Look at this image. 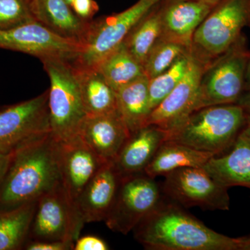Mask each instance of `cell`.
Returning a JSON list of instances; mask_svg holds the SVG:
<instances>
[{
	"instance_id": "obj_1",
	"label": "cell",
	"mask_w": 250,
	"mask_h": 250,
	"mask_svg": "<svg viewBox=\"0 0 250 250\" xmlns=\"http://www.w3.org/2000/svg\"><path fill=\"white\" fill-rule=\"evenodd\" d=\"M163 198L133 230L136 241L151 250H238V238L208 228L172 200Z\"/></svg>"
},
{
	"instance_id": "obj_2",
	"label": "cell",
	"mask_w": 250,
	"mask_h": 250,
	"mask_svg": "<svg viewBox=\"0 0 250 250\" xmlns=\"http://www.w3.org/2000/svg\"><path fill=\"white\" fill-rule=\"evenodd\" d=\"M60 182L57 141L49 132L15 149L0 183V210L36 201Z\"/></svg>"
},
{
	"instance_id": "obj_3",
	"label": "cell",
	"mask_w": 250,
	"mask_h": 250,
	"mask_svg": "<svg viewBox=\"0 0 250 250\" xmlns=\"http://www.w3.org/2000/svg\"><path fill=\"white\" fill-rule=\"evenodd\" d=\"M247 117L237 104L207 106L190 113L166 131V141L220 155L233 146L246 125Z\"/></svg>"
},
{
	"instance_id": "obj_4",
	"label": "cell",
	"mask_w": 250,
	"mask_h": 250,
	"mask_svg": "<svg viewBox=\"0 0 250 250\" xmlns=\"http://www.w3.org/2000/svg\"><path fill=\"white\" fill-rule=\"evenodd\" d=\"M48 75V109L51 134L57 141L78 136L85 113L75 66L70 61H41Z\"/></svg>"
},
{
	"instance_id": "obj_5",
	"label": "cell",
	"mask_w": 250,
	"mask_h": 250,
	"mask_svg": "<svg viewBox=\"0 0 250 250\" xmlns=\"http://www.w3.org/2000/svg\"><path fill=\"white\" fill-rule=\"evenodd\" d=\"M250 21V0L219 1L194 34L192 55L210 63L236 43Z\"/></svg>"
},
{
	"instance_id": "obj_6",
	"label": "cell",
	"mask_w": 250,
	"mask_h": 250,
	"mask_svg": "<svg viewBox=\"0 0 250 250\" xmlns=\"http://www.w3.org/2000/svg\"><path fill=\"white\" fill-rule=\"evenodd\" d=\"M161 0H139L118 14L90 21L80 54L72 61L77 68H95L99 62L121 45L138 22Z\"/></svg>"
},
{
	"instance_id": "obj_7",
	"label": "cell",
	"mask_w": 250,
	"mask_h": 250,
	"mask_svg": "<svg viewBox=\"0 0 250 250\" xmlns=\"http://www.w3.org/2000/svg\"><path fill=\"white\" fill-rule=\"evenodd\" d=\"M163 197L161 187L144 172L121 177L104 222L112 231L128 234L157 207Z\"/></svg>"
},
{
	"instance_id": "obj_8",
	"label": "cell",
	"mask_w": 250,
	"mask_h": 250,
	"mask_svg": "<svg viewBox=\"0 0 250 250\" xmlns=\"http://www.w3.org/2000/svg\"><path fill=\"white\" fill-rule=\"evenodd\" d=\"M239 41L206 69L195 111L207 106L236 104L239 100L244 89L249 59Z\"/></svg>"
},
{
	"instance_id": "obj_9",
	"label": "cell",
	"mask_w": 250,
	"mask_h": 250,
	"mask_svg": "<svg viewBox=\"0 0 250 250\" xmlns=\"http://www.w3.org/2000/svg\"><path fill=\"white\" fill-rule=\"evenodd\" d=\"M84 224L60 182L38 200L28 241L75 243Z\"/></svg>"
},
{
	"instance_id": "obj_10",
	"label": "cell",
	"mask_w": 250,
	"mask_h": 250,
	"mask_svg": "<svg viewBox=\"0 0 250 250\" xmlns=\"http://www.w3.org/2000/svg\"><path fill=\"white\" fill-rule=\"evenodd\" d=\"M164 177L161 187L164 196L182 207L229 210L228 188L216 182L203 167H182Z\"/></svg>"
},
{
	"instance_id": "obj_11",
	"label": "cell",
	"mask_w": 250,
	"mask_h": 250,
	"mask_svg": "<svg viewBox=\"0 0 250 250\" xmlns=\"http://www.w3.org/2000/svg\"><path fill=\"white\" fill-rule=\"evenodd\" d=\"M49 132L48 90L0 109V150H14Z\"/></svg>"
},
{
	"instance_id": "obj_12",
	"label": "cell",
	"mask_w": 250,
	"mask_h": 250,
	"mask_svg": "<svg viewBox=\"0 0 250 250\" xmlns=\"http://www.w3.org/2000/svg\"><path fill=\"white\" fill-rule=\"evenodd\" d=\"M0 48L29 54L41 61L62 59L72 62L82 52L83 45L55 34L34 21L0 30Z\"/></svg>"
},
{
	"instance_id": "obj_13",
	"label": "cell",
	"mask_w": 250,
	"mask_h": 250,
	"mask_svg": "<svg viewBox=\"0 0 250 250\" xmlns=\"http://www.w3.org/2000/svg\"><path fill=\"white\" fill-rule=\"evenodd\" d=\"M209 64L190 54L185 75L172 91L152 110L147 125H156L168 131L193 113L202 75Z\"/></svg>"
},
{
	"instance_id": "obj_14",
	"label": "cell",
	"mask_w": 250,
	"mask_h": 250,
	"mask_svg": "<svg viewBox=\"0 0 250 250\" xmlns=\"http://www.w3.org/2000/svg\"><path fill=\"white\" fill-rule=\"evenodd\" d=\"M57 151L61 182L77 207L85 186L106 162L79 135L67 141H57Z\"/></svg>"
},
{
	"instance_id": "obj_15",
	"label": "cell",
	"mask_w": 250,
	"mask_h": 250,
	"mask_svg": "<svg viewBox=\"0 0 250 250\" xmlns=\"http://www.w3.org/2000/svg\"><path fill=\"white\" fill-rule=\"evenodd\" d=\"M217 4L203 0H169L160 7V38L191 49L195 31Z\"/></svg>"
},
{
	"instance_id": "obj_16",
	"label": "cell",
	"mask_w": 250,
	"mask_h": 250,
	"mask_svg": "<svg viewBox=\"0 0 250 250\" xmlns=\"http://www.w3.org/2000/svg\"><path fill=\"white\" fill-rule=\"evenodd\" d=\"M79 136L104 162L113 163L131 133L116 110L85 117Z\"/></svg>"
},
{
	"instance_id": "obj_17",
	"label": "cell",
	"mask_w": 250,
	"mask_h": 250,
	"mask_svg": "<svg viewBox=\"0 0 250 250\" xmlns=\"http://www.w3.org/2000/svg\"><path fill=\"white\" fill-rule=\"evenodd\" d=\"M120 179L113 162L105 163L99 169L77 201V210L83 223L104 221L114 201Z\"/></svg>"
},
{
	"instance_id": "obj_18",
	"label": "cell",
	"mask_w": 250,
	"mask_h": 250,
	"mask_svg": "<svg viewBox=\"0 0 250 250\" xmlns=\"http://www.w3.org/2000/svg\"><path fill=\"white\" fill-rule=\"evenodd\" d=\"M166 137L165 130L153 125L131 134L113 162L120 177L144 172Z\"/></svg>"
},
{
	"instance_id": "obj_19",
	"label": "cell",
	"mask_w": 250,
	"mask_h": 250,
	"mask_svg": "<svg viewBox=\"0 0 250 250\" xmlns=\"http://www.w3.org/2000/svg\"><path fill=\"white\" fill-rule=\"evenodd\" d=\"M202 167L228 188L236 186L250 188V140L241 131L226 152L210 158Z\"/></svg>"
},
{
	"instance_id": "obj_20",
	"label": "cell",
	"mask_w": 250,
	"mask_h": 250,
	"mask_svg": "<svg viewBox=\"0 0 250 250\" xmlns=\"http://www.w3.org/2000/svg\"><path fill=\"white\" fill-rule=\"evenodd\" d=\"M29 4L37 22L55 34L83 45L90 21L80 19L65 0H29Z\"/></svg>"
},
{
	"instance_id": "obj_21",
	"label": "cell",
	"mask_w": 250,
	"mask_h": 250,
	"mask_svg": "<svg viewBox=\"0 0 250 250\" xmlns=\"http://www.w3.org/2000/svg\"><path fill=\"white\" fill-rule=\"evenodd\" d=\"M214 155L210 153L197 150L182 143L165 141L144 170V173L155 179L182 167H202Z\"/></svg>"
},
{
	"instance_id": "obj_22",
	"label": "cell",
	"mask_w": 250,
	"mask_h": 250,
	"mask_svg": "<svg viewBox=\"0 0 250 250\" xmlns=\"http://www.w3.org/2000/svg\"><path fill=\"white\" fill-rule=\"evenodd\" d=\"M116 95L118 111L131 134L146 126L152 111L149 78L143 75L118 90Z\"/></svg>"
},
{
	"instance_id": "obj_23",
	"label": "cell",
	"mask_w": 250,
	"mask_h": 250,
	"mask_svg": "<svg viewBox=\"0 0 250 250\" xmlns=\"http://www.w3.org/2000/svg\"><path fill=\"white\" fill-rule=\"evenodd\" d=\"M75 67L87 116L106 114L118 110L116 92L108 84L98 69Z\"/></svg>"
},
{
	"instance_id": "obj_24",
	"label": "cell",
	"mask_w": 250,
	"mask_h": 250,
	"mask_svg": "<svg viewBox=\"0 0 250 250\" xmlns=\"http://www.w3.org/2000/svg\"><path fill=\"white\" fill-rule=\"evenodd\" d=\"M95 68L116 93L146 75L142 64L130 53L123 42L106 55Z\"/></svg>"
},
{
	"instance_id": "obj_25",
	"label": "cell",
	"mask_w": 250,
	"mask_h": 250,
	"mask_svg": "<svg viewBox=\"0 0 250 250\" xmlns=\"http://www.w3.org/2000/svg\"><path fill=\"white\" fill-rule=\"evenodd\" d=\"M38 200L13 209L0 210V250L24 249Z\"/></svg>"
},
{
	"instance_id": "obj_26",
	"label": "cell",
	"mask_w": 250,
	"mask_h": 250,
	"mask_svg": "<svg viewBox=\"0 0 250 250\" xmlns=\"http://www.w3.org/2000/svg\"><path fill=\"white\" fill-rule=\"evenodd\" d=\"M156 6L140 20L123 42L130 53L143 65L161 35V9H156Z\"/></svg>"
},
{
	"instance_id": "obj_27",
	"label": "cell",
	"mask_w": 250,
	"mask_h": 250,
	"mask_svg": "<svg viewBox=\"0 0 250 250\" xmlns=\"http://www.w3.org/2000/svg\"><path fill=\"white\" fill-rule=\"evenodd\" d=\"M190 52L191 49L183 45L160 38L145 62V74L149 80L154 78L170 68L184 54Z\"/></svg>"
},
{
	"instance_id": "obj_28",
	"label": "cell",
	"mask_w": 250,
	"mask_h": 250,
	"mask_svg": "<svg viewBox=\"0 0 250 250\" xmlns=\"http://www.w3.org/2000/svg\"><path fill=\"white\" fill-rule=\"evenodd\" d=\"M190 54L191 52L184 54L170 68L158 76L149 80V103L152 111L172 91L182 80L188 66Z\"/></svg>"
},
{
	"instance_id": "obj_29",
	"label": "cell",
	"mask_w": 250,
	"mask_h": 250,
	"mask_svg": "<svg viewBox=\"0 0 250 250\" xmlns=\"http://www.w3.org/2000/svg\"><path fill=\"white\" fill-rule=\"evenodd\" d=\"M36 21L29 0H0V30H6Z\"/></svg>"
},
{
	"instance_id": "obj_30",
	"label": "cell",
	"mask_w": 250,
	"mask_h": 250,
	"mask_svg": "<svg viewBox=\"0 0 250 250\" xmlns=\"http://www.w3.org/2000/svg\"><path fill=\"white\" fill-rule=\"evenodd\" d=\"M70 6L80 19L87 22L93 21L99 11L98 3L95 0H72Z\"/></svg>"
},
{
	"instance_id": "obj_31",
	"label": "cell",
	"mask_w": 250,
	"mask_h": 250,
	"mask_svg": "<svg viewBox=\"0 0 250 250\" xmlns=\"http://www.w3.org/2000/svg\"><path fill=\"white\" fill-rule=\"evenodd\" d=\"M75 243L62 241H28L24 247L27 250H73Z\"/></svg>"
},
{
	"instance_id": "obj_32",
	"label": "cell",
	"mask_w": 250,
	"mask_h": 250,
	"mask_svg": "<svg viewBox=\"0 0 250 250\" xmlns=\"http://www.w3.org/2000/svg\"><path fill=\"white\" fill-rule=\"evenodd\" d=\"M74 250H108L107 243L102 238L94 236H85L77 238Z\"/></svg>"
},
{
	"instance_id": "obj_33",
	"label": "cell",
	"mask_w": 250,
	"mask_h": 250,
	"mask_svg": "<svg viewBox=\"0 0 250 250\" xmlns=\"http://www.w3.org/2000/svg\"><path fill=\"white\" fill-rule=\"evenodd\" d=\"M14 150H0V183L4 178L5 174L12 159Z\"/></svg>"
},
{
	"instance_id": "obj_34",
	"label": "cell",
	"mask_w": 250,
	"mask_h": 250,
	"mask_svg": "<svg viewBox=\"0 0 250 250\" xmlns=\"http://www.w3.org/2000/svg\"><path fill=\"white\" fill-rule=\"evenodd\" d=\"M236 104L240 105L247 114L250 116V90L248 93L242 94Z\"/></svg>"
},
{
	"instance_id": "obj_35",
	"label": "cell",
	"mask_w": 250,
	"mask_h": 250,
	"mask_svg": "<svg viewBox=\"0 0 250 250\" xmlns=\"http://www.w3.org/2000/svg\"><path fill=\"white\" fill-rule=\"evenodd\" d=\"M238 238V250H250V234Z\"/></svg>"
},
{
	"instance_id": "obj_36",
	"label": "cell",
	"mask_w": 250,
	"mask_h": 250,
	"mask_svg": "<svg viewBox=\"0 0 250 250\" xmlns=\"http://www.w3.org/2000/svg\"><path fill=\"white\" fill-rule=\"evenodd\" d=\"M242 132L250 140V116L248 114L247 117L246 125H245L244 127L242 130Z\"/></svg>"
},
{
	"instance_id": "obj_37",
	"label": "cell",
	"mask_w": 250,
	"mask_h": 250,
	"mask_svg": "<svg viewBox=\"0 0 250 250\" xmlns=\"http://www.w3.org/2000/svg\"><path fill=\"white\" fill-rule=\"evenodd\" d=\"M246 82L248 85V88L250 89V57L248 59V63H247L246 72Z\"/></svg>"
},
{
	"instance_id": "obj_38",
	"label": "cell",
	"mask_w": 250,
	"mask_h": 250,
	"mask_svg": "<svg viewBox=\"0 0 250 250\" xmlns=\"http://www.w3.org/2000/svg\"><path fill=\"white\" fill-rule=\"evenodd\" d=\"M203 1H211V2L218 3L221 0H203Z\"/></svg>"
},
{
	"instance_id": "obj_39",
	"label": "cell",
	"mask_w": 250,
	"mask_h": 250,
	"mask_svg": "<svg viewBox=\"0 0 250 250\" xmlns=\"http://www.w3.org/2000/svg\"><path fill=\"white\" fill-rule=\"evenodd\" d=\"M65 1H67V3H68L69 4H70V2L72 1V0H65Z\"/></svg>"
}]
</instances>
